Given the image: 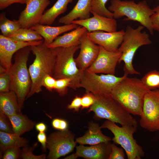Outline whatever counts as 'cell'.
<instances>
[{
  "label": "cell",
  "mask_w": 159,
  "mask_h": 159,
  "mask_svg": "<svg viewBox=\"0 0 159 159\" xmlns=\"http://www.w3.org/2000/svg\"><path fill=\"white\" fill-rule=\"evenodd\" d=\"M7 37L16 40L25 42L42 40V37L36 32L31 28H21Z\"/></svg>",
  "instance_id": "27"
},
{
  "label": "cell",
  "mask_w": 159,
  "mask_h": 159,
  "mask_svg": "<svg viewBox=\"0 0 159 159\" xmlns=\"http://www.w3.org/2000/svg\"><path fill=\"white\" fill-rule=\"evenodd\" d=\"M74 137L75 134L68 129L50 134L47 138V158L57 159L73 151L77 143Z\"/></svg>",
  "instance_id": "10"
},
{
  "label": "cell",
  "mask_w": 159,
  "mask_h": 159,
  "mask_svg": "<svg viewBox=\"0 0 159 159\" xmlns=\"http://www.w3.org/2000/svg\"><path fill=\"white\" fill-rule=\"evenodd\" d=\"M8 117L11 124L14 133L20 136L32 130L36 125L34 122L21 112Z\"/></svg>",
  "instance_id": "25"
},
{
  "label": "cell",
  "mask_w": 159,
  "mask_h": 159,
  "mask_svg": "<svg viewBox=\"0 0 159 159\" xmlns=\"http://www.w3.org/2000/svg\"><path fill=\"white\" fill-rule=\"evenodd\" d=\"M81 107V97L76 96L70 104L68 105L67 108L69 109H73L75 111H78Z\"/></svg>",
  "instance_id": "41"
},
{
  "label": "cell",
  "mask_w": 159,
  "mask_h": 159,
  "mask_svg": "<svg viewBox=\"0 0 159 159\" xmlns=\"http://www.w3.org/2000/svg\"><path fill=\"white\" fill-rule=\"evenodd\" d=\"M0 72V92H9L10 91L9 74L5 69L1 66Z\"/></svg>",
  "instance_id": "31"
},
{
  "label": "cell",
  "mask_w": 159,
  "mask_h": 159,
  "mask_svg": "<svg viewBox=\"0 0 159 159\" xmlns=\"http://www.w3.org/2000/svg\"><path fill=\"white\" fill-rule=\"evenodd\" d=\"M144 27L141 25L134 29L128 25L125 31L122 42L119 48L118 51L121 56L118 63L124 62V73L127 74H140L132 64L135 54L140 47L152 43L149 34L145 32H142Z\"/></svg>",
  "instance_id": "6"
},
{
  "label": "cell",
  "mask_w": 159,
  "mask_h": 159,
  "mask_svg": "<svg viewBox=\"0 0 159 159\" xmlns=\"http://www.w3.org/2000/svg\"><path fill=\"white\" fill-rule=\"evenodd\" d=\"M72 80L67 78H62L56 80L54 89L61 96H64L67 94V88L70 87Z\"/></svg>",
  "instance_id": "32"
},
{
  "label": "cell",
  "mask_w": 159,
  "mask_h": 159,
  "mask_svg": "<svg viewBox=\"0 0 159 159\" xmlns=\"http://www.w3.org/2000/svg\"><path fill=\"white\" fill-rule=\"evenodd\" d=\"M92 0H78L73 9L67 15L60 18L59 22L64 24H71L72 21L90 17Z\"/></svg>",
  "instance_id": "21"
},
{
  "label": "cell",
  "mask_w": 159,
  "mask_h": 159,
  "mask_svg": "<svg viewBox=\"0 0 159 159\" xmlns=\"http://www.w3.org/2000/svg\"><path fill=\"white\" fill-rule=\"evenodd\" d=\"M30 48L35 57L28 69L32 85L26 99L42 91V81L45 76H52L56 57L54 49L49 48L44 41L39 44L30 46Z\"/></svg>",
  "instance_id": "2"
},
{
  "label": "cell",
  "mask_w": 159,
  "mask_h": 159,
  "mask_svg": "<svg viewBox=\"0 0 159 159\" xmlns=\"http://www.w3.org/2000/svg\"><path fill=\"white\" fill-rule=\"evenodd\" d=\"M108 0H92L91 13L110 18H113L112 12L106 7Z\"/></svg>",
  "instance_id": "30"
},
{
  "label": "cell",
  "mask_w": 159,
  "mask_h": 159,
  "mask_svg": "<svg viewBox=\"0 0 159 159\" xmlns=\"http://www.w3.org/2000/svg\"><path fill=\"white\" fill-rule=\"evenodd\" d=\"M80 52L75 59L77 67L84 71L95 60L99 54L100 46L95 43L88 37L87 31L80 39Z\"/></svg>",
  "instance_id": "15"
},
{
  "label": "cell",
  "mask_w": 159,
  "mask_h": 159,
  "mask_svg": "<svg viewBox=\"0 0 159 159\" xmlns=\"http://www.w3.org/2000/svg\"><path fill=\"white\" fill-rule=\"evenodd\" d=\"M94 95L95 102L88 112H93L95 118L106 119L121 125L138 126L136 120L114 99L111 94Z\"/></svg>",
  "instance_id": "5"
},
{
  "label": "cell",
  "mask_w": 159,
  "mask_h": 159,
  "mask_svg": "<svg viewBox=\"0 0 159 159\" xmlns=\"http://www.w3.org/2000/svg\"><path fill=\"white\" fill-rule=\"evenodd\" d=\"M141 80L148 90L159 89V71L153 70L149 71L142 78Z\"/></svg>",
  "instance_id": "29"
},
{
  "label": "cell",
  "mask_w": 159,
  "mask_h": 159,
  "mask_svg": "<svg viewBox=\"0 0 159 159\" xmlns=\"http://www.w3.org/2000/svg\"><path fill=\"white\" fill-rule=\"evenodd\" d=\"M140 117L142 128L151 132L159 130V89L146 93Z\"/></svg>",
  "instance_id": "11"
},
{
  "label": "cell",
  "mask_w": 159,
  "mask_h": 159,
  "mask_svg": "<svg viewBox=\"0 0 159 159\" xmlns=\"http://www.w3.org/2000/svg\"><path fill=\"white\" fill-rule=\"evenodd\" d=\"M93 16L83 20H74L72 23L85 27L88 32L101 31L107 32L117 31V22L114 18H110L91 12Z\"/></svg>",
  "instance_id": "16"
},
{
  "label": "cell",
  "mask_w": 159,
  "mask_h": 159,
  "mask_svg": "<svg viewBox=\"0 0 159 159\" xmlns=\"http://www.w3.org/2000/svg\"><path fill=\"white\" fill-rule=\"evenodd\" d=\"M35 127L36 130L39 132H44L47 129L46 125L42 122L37 124Z\"/></svg>",
  "instance_id": "43"
},
{
  "label": "cell",
  "mask_w": 159,
  "mask_h": 159,
  "mask_svg": "<svg viewBox=\"0 0 159 159\" xmlns=\"http://www.w3.org/2000/svg\"><path fill=\"white\" fill-rule=\"evenodd\" d=\"M29 0H0V9L3 10L14 3L25 4Z\"/></svg>",
  "instance_id": "40"
},
{
  "label": "cell",
  "mask_w": 159,
  "mask_h": 159,
  "mask_svg": "<svg viewBox=\"0 0 159 159\" xmlns=\"http://www.w3.org/2000/svg\"><path fill=\"white\" fill-rule=\"evenodd\" d=\"M128 75L124 73L120 77L109 74L99 75L86 69L84 71L79 87L83 88L86 92L94 95L111 94L115 87Z\"/></svg>",
  "instance_id": "9"
},
{
  "label": "cell",
  "mask_w": 159,
  "mask_h": 159,
  "mask_svg": "<svg viewBox=\"0 0 159 159\" xmlns=\"http://www.w3.org/2000/svg\"><path fill=\"white\" fill-rule=\"evenodd\" d=\"M20 148H13L6 149L4 152L3 158L4 159H16L20 157L21 150Z\"/></svg>",
  "instance_id": "37"
},
{
  "label": "cell",
  "mask_w": 159,
  "mask_h": 159,
  "mask_svg": "<svg viewBox=\"0 0 159 159\" xmlns=\"http://www.w3.org/2000/svg\"><path fill=\"white\" fill-rule=\"evenodd\" d=\"M56 79L52 76L47 75L44 78L42 82V86L45 87L49 91L52 92L54 89Z\"/></svg>",
  "instance_id": "38"
},
{
  "label": "cell",
  "mask_w": 159,
  "mask_h": 159,
  "mask_svg": "<svg viewBox=\"0 0 159 159\" xmlns=\"http://www.w3.org/2000/svg\"><path fill=\"white\" fill-rule=\"evenodd\" d=\"M37 139L38 141L42 144L43 150H45L47 149V138L44 132H39L37 135Z\"/></svg>",
  "instance_id": "42"
},
{
  "label": "cell",
  "mask_w": 159,
  "mask_h": 159,
  "mask_svg": "<svg viewBox=\"0 0 159 159\" xmlns=\"http://www.w3.org/2000/svg\"><path fill=\"white\" fill-rule=\"evenodd\" d=\"M0 130L4 132L13 133L11 124L8 117L0 110Z\"/></svg>",
  "instance_id": "34"
},
{
  "label": "cell",
  "mask_w": 159,
  "mask_h": 159,
  "mask_svg": "<svg viewBox=\"0 0 159 159\" xmlns=\"http://www.w3.org/2000/svg\"><path fill=\"white\" fill-rule=\"evenodd\" d=\"M50 0H29L20 14L18 21L22 28H31L39 24Z\"/></svg>",
  "instance_id": "13"
},
{
  "label": "cell",
  "mask_w": 159,
  "mask_h": 159,
  "mask_svg": "<svg viewBox=\"0 0 159 159\" xmlns=\"http://www.w3.org/2000/svg\"><path fill=\"white\" fill-rule=\"evenodd\" d=\"M0 110L8 117L21 112L17 97L14 92H0Z\"/></svg>",
  "instance_id": "24"
},
{
  "label": "cell",
  "mask_w": 159,
  "mask_h": 159,
  "mask_svg": "<svg viewBox=\"0 0 159 159\" xmlns=\"http://www.w3.org/2000/svg\"><path fill=\"white\" fill-rule=\"evenodd\" d=\"M87 31L85 27L80 26L71 32L58 37L47 47L50 48L71 47L79 42L80 38Z\"/></svg>",
  "instance_id": "22"
},
{
  "label": "cell",
  "mask_w": 159,
  "mask_h": 159,
  "mask_svg": "<svg viewBox=\"0 0 159 159\" xmlns=\"http://www.w3.org/2000/svg\"><path fill=\"white\" fill-rule=\"evenodd\" d=\"M78 26L79 25L72 23L58 26H51L38 24L33 26L31 29L43 37L47 45L52 42L60 34L74 29Z\"/></svg>",
  "instance_id": "19"
},
{
  "label": "cell",
  "mask_w": 159,
  "mask_h": 159,
  "mask_svg": "<svg viewBox=\"0 0 159 159\" xmlns=\"http://www.w3.org/2000/svg\"><path fill=\"white\" fill-rule=\"evenodd\" d=\"M72 2L73 0H57L51 8L44 12L39 24L51 25L59 15L66 11L68 4Z\"/></svg>",
  "instance_id": "23"
},
{
  "label": "cell",
  "mask_w": 159,
  "mask_h": 159,
  "mask_svg": "<svg viewBox=\"0 0 159 159\" xmlns=\"http://www.w3.org/2000/svg\"><path fill=\"white\" fill-rule=\"evenodd\" d=\"M88 130L83 136L77 138L75 141L80 145H95L110 142L111 138L104 135L99 124L93 122L88 123Z\"/></svg>",
  "instance_id": "20"
},
{
  "label": "cell",
  "mask_w": 159,
  "mask_h": 159,
  "mask_svg": "<svg viewBox=\"0 0 159 159\" xmlns=\"http://www.w3.org/2000/svg\"><path fill=\"white\" fill-rule=\"evenodd\" d=\"M95 95L90 92L86 93L81 97V109L90 108L95 102Z\"/></svg>",
  "instance_id": "35"
},
{
  "label": "cell",
  "mask_w": 159,
  "mask_h": 159,
  "mask_svg": "<svg viewBox=\"0 0 159 159\" xmlns=\"http://www.w3.org/2000/svg\"></svg>",
  "instance_id": "46"
},
{
  "label": "cell",
  "mask_w": 159,
  "mask_h": 159,
  "mask_svg": "<svg viewBox=\"0 0 159 159\" xmlns=\"http://www.w3.org/2000/svg\"><path fill=\"white\" fill-rule=\"evenodd\" d=\"M124 33L123 30L113 32L101 31L87 32L89 37L95 43L112 52L118 51L122 42Z\"/></svg>",
  "instance_id": "17"
},
{
  "label": "cell",
  "mask_w": 159,
  "mask_h": 159,
  "mask_svg": "<svg viewBox=\"0 0 159 159\" xmlns=\"http://www.w3.org/2000/svg\"><path fill=\"white\" fill-rule=\"evenodd\" d=\"M100 46L98 56L87 70L96 74L103 73L115 75L116 66L121 56V53L118 51H109Z\"/></svg>",
  "instance_id": "14"
},
{
  "label": "cell",
  "mask_w": 159,
  "mask_h": 159,
  "mask_svg": "<svg viewBox=\"0 0 159 159\" xmlns=\"http://www.w3.org/2000/svg\"><path fill=\"white\" fill-rule=\"evenodd\" d=\"M80 42L67 47L53 48L56 57L52 76L56 79L67 78L71 79L70 87L79 88L84 71L77 67L74 55L80 48Z\"/></svg>",
  "instance_id": "7"
},
{
  "label": "cell",
  "mask_w": 159,
  "mask_h": 159,
  "mask_svg": "<svg viewBox=\"0 0 159 159\" xmlns=\"http://www.w3.org/2000/svg\"><path fill=\"white\" fill-rule=\"evenodd\" d=\"M28 146L27 140L15 133L0 131V147L1 152L13 148H20Z\"/></svg>",
  "instance_id": "26"
},
{
  "label": "cell",
  "mask_w": 159,
  "mask_h": 159,
  "mask_svg": "<svg viewBox=\"0 0 159 159\" xmlns=\"http://www.w3.org/2000/svg\"><path fill=\"white\" fill-rule=\"evenodd\" d=\"M74 153H73L67 156L64 159H76Z\"/></svg>",
  "instance_id": "45"
},
{
  "label": "cell",
  "mask_w": 159,
  "mask_h": 159,
  "mask_svg": "<svg viewBox=\"0 0 159 159\" xmlns=\"http://www.w3.org/2000/svg\"><path fill=\"white\" fill-rule=\"evenodd\" d=\"M22 28L18 20L12 21L8 19L4 13L0 16V29L2 34L8 37Z\"/></svg>",
  "instance_id": "28"
},
{
  "label": "cell",
  "mask_w": 159,
  "mask_h": 159,
  "mask_svg": "<svg viewBox=\"0 0 159 159\" xmlns=\"http://www.w3.org/2000/svg\"><path fill=\"white\" fill-rule=\"evenodd\" d=\"M31 51L30 46H29L17 51L14 63L7 71L10 78V90L14 92L16 95L20 111L32 85L31 79L27 67Z\"/></svg>",
  "instance_id": "3"
},
{
  "label": "cell",
  "mask_w": 159,
  "mask_h": 159,
  "mask_svg": "<svg viewBox=\"0 0 159 159\" xmlns=\"http://www.w3.org/2000/svg\"><path fill=\"white\" fill-rule=\"evenodd\" d=\"M120 127L115 123L107 120L100 126L110 130L114 135L112 140L125 150L128 159H140L145 155L141 146L138 144L133 135L138 126L124 125Z\"/></svg>",
  "instance_id": "8"
},
{
  "label": "cell",
  "mask_w": 159,
  "mask_h": 159,
  "mask_svg": "<svg viewBox=\"0 0 159 159\" xmlns=\"http://www.w3.org/2000/svg\"><path fill=\"white\" fill-rule=\"evenodd\" d=\"M43 40L25 42L16 40L2 34L0 35V66L8 71L12 65V58L13 54L20 49L27 46L42 43Z\"/></svg>",
  "instance_id": "12"
},
{
  "label": "cell",
  "mask_w": 159,
  "mask_h": 159,
  "mask_svg": "<svg viewBox=\"0 0 159 159\" xmlns=\"http://www.w3.org/2000/svg\"><path fill=\"white\" fill-rule=\"evenodd\" d=\"M148 91L141 80L127 76L115 87L111 95L114 99L130 114L140 116L144 97Z\"/></svg>",
  "instance_id": "1"
},
{
  "label": "cell",
  "mask_w": 159,
  "mask_h": 159,
  "mask_svg": "<svg viewBox=\"0 0 159 159\" xmlns=\"http://www.w3.org/2000/svg\"><path fill=\"white\" fill-rule=\"evenodd\" d=\"M111 151L109 159H124L125 154L123 148L117 146L115 143L111 144Z\"/></svg>",
  "instance_id": "36"
},
{
  "label": "cell",
  "mask_w": 159,
  "mask_h": 159,
  "mask_svg": "<svg viewBox=\"0 0 159 159\" xmlns=\"http://www.w3.org/2000/svg\"><path fill=\"white\" fill-rule=\"evenodd\" d=\"M37 144H35L33 147H29L26 146L23 147L21 151V157L24 159H45L46 158L45 154H42L39 155H34L33 153V151L35 148V147L37 146Z\"/></svg>",
  "instance_id": "33"
},
{
  "label": "cell",
  "mask_w": 159,
  "mask_h": 159,
  "mask_svg": "<svg viewBox=\"0 0 159 159\" xmlns=\"http://www.w3.org/2000/svg\"><path fill=\"white\" fill-rule=\"evenodd\" d=\"M154 13L150 17L153 30L159 32V5L153 9Z\"/></svg>",
  "instance_id": "39"
},
{
  "label": "cell",
  "mask_w": 159,
  "mask_h": 159,
  "mask_svg": "<svg viewBox=\"0 0 159 159\" xmlns=\"http://www.w3.org/2000/svg\"><path fill=\"white\" fill-rule=\"evenodd\" d=\"M108 10L113 14L114 19L126 16L125 20H132L139 23L153 35L154 31L150 17L154 13L145 0L138 3L133 1L111 0Z\"/></svg>",
  "instance_id": "4"
},
{
  "label": "cell",
  "mask_w": 159,
  "mask_h": 159,
  "mask_svg": "<svg viewBox=\"0 0 159 159\" xmlns=\"http://www.w3.org/2000/svg\"><path fill=\"white\" fill-rule=\"evenodd\" d=\"M110 142L85 146L83 145L76 146L74 153L77 158L82 157L86 159H109L111 151Z\"/></svg>",
  "instance_id": "18"
},
{
  "label": "cell",
  "mask_w": 159,
  "mask_h": 159,
  "mask_svg": "<svg viewBox=\"0 0 159 159\" xmlns=\"http://www.w3.org/2000/svg\"><path fill=\"white\" fill-rule=\"evenodd\" d=\"M61 119L56 118L54 119L52 121V124L54 129L59 130Z\"/></svg>",
  "instance_id": "44"
}]
</instances>
